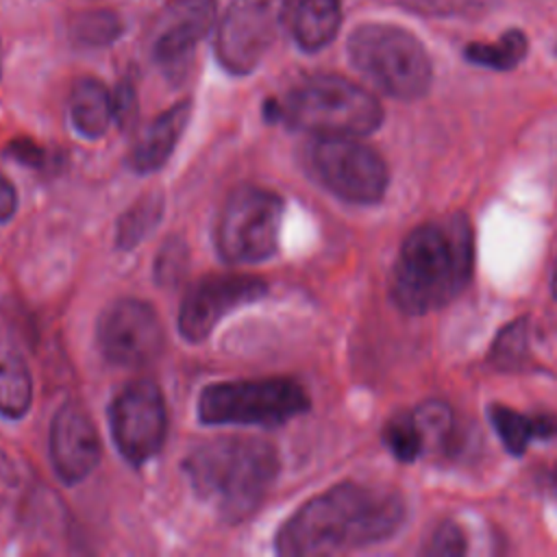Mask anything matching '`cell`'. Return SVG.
Masks as SVG:
<instances>
[{
	"label": "cell",
	"instance_id": "obj_1",
	"mask_svg": "<svg viewBox=\"0 0 557 557\" xmlns=\"http://www.w3.org/2000/svg\"><path fill=\"white\" fill-rule=\"evenodd\" d=\"M405 520L403 498L383 487L339 483L302 503L276 531L274 553L318 557L392 537Z\"/></svg>",
	"mask_w": 557,
	"mask_h": 557
},
{
	"label": "cell",
	"instance_id": "obj_2",
	"mask_svg": "<svg viewBox=\"0 0 557 557\" xmlns=\"http://www.w3.org/2000/svg\"><path fill=\"white\" fill-rule=\"evenodd\" d=\"M194 494L228 524L250 518L274 485L281 461L263 437L224 435L198 444L181 463Z\"/></svg>",
	"mask_w": 557,
	"mask_h": 557
},
{
	"label": "cell",
	"instance_id": "obj_3",
	"mask_svg": "<svg viewBox=\"0 0 557 557\" xmlns=\"http://www.w3.org/2000/svg\"><path fill=\"white\" fill-rule=\"evenodd\" d=\"M472 276V235L461 213L416 226L392 272V298L405 311L422 315L455 300Z\"/></svg>",
	"mask_w": 557,
	"mask_h": 557
},
{
	"label": "cell",
	"instance_id": "obj_4",
	"mask_svg": "<svg viewBox=\"0 0 557 557\" xmlns=\"http://www.w3.org/2000/svg\"><path fill=\"white\" fill-rule=\"evenodd\" d=\"M265 109L272 122L313 137H363L383 122L376 96L337 74L307 76Z\"/></svg>",
	"mask_w": 557,
	"mask_h": 557
},
{
	"label": "cell",
	"instance_id": "obj_5",
	"mask_svg": "<svg viewBox=\"0 0 557 557\" xmlns=\"http://www.w3.org/2000/svg\"><path fill=\"white\" fill-rule=\"evenodd\" d=\"M348 57L361 76L398 100L422 98L433 81L422 41L394 24L357 26L348 37Z\"/></svg>",
	"mask_w": 557,
	"mask_h": 557
},
{
	"label": "cell",
	"instance_id": "obj_6",
	"mask_svg": "<svg viewBox=\"0 0 557 557\" xmlns=\"http://www.w3.org/2000/svg\"><path fill=\"white\" fill-rule=\"evenodd\" d=\"M307 409V389L287 376L209 383L196 400L198 422L207 426H278Z\"/></svg>",
	"mask_w": 557,
	"mask_h": 557
},
{
	"label": "cell",
	"instance_id": "obj_7",
	"mask_svg": "<svg viewBox=\"0 0 557 557\" xmlns=\"http://www.w3.org/2000/svg\"><path fill=\"white\" fill-rule=\"evenodd\" d=\"M285 202L259 185H237L224 200L213 231L220 259L228 265L261 263L276 255Z\"/></svg>",
	"mask_w": 557,
	"mask_h": 557
},
{
	"label": "cell",
	"instance_id": "obj_8",
	"mask_svg": "<svg viewBox=\"0 0 557 557\" xmlns=\"http://www.w3.org/2000/svg\"><path fill=\"white\" fill-rule=\"evenodd\" d=\"M307 161L318 183L344 202L374 205L387 191L385 159L357 137H315Z\"/></svg>",
	"mask_w": 557,
	"mask_h": 557
},
{
	"label": "cell",
	"instance_id": "obj_9",
	"mask_svg": "<svg viewBox=\"0 0 557 557\" xmlns=\"http://www.w3.org/2000/svg\"><path fill=\"white\" fill-rule=\"evenodd\" d=\"M289 0H231L215 30V59L224 72L246 76L276 41Z\"/></svg>",
	"mask_w": 557,
	"mask_h": 557
},
{
	"label": "cell",
	"instance_id": "obj_10",
	"mask_svg": "<svg viewBox=\"0 0 557 557\" xmlns=\"http://www.w3.org/2000/svg\"><path fill=\"white\" fill-rule=\"evenodd\" d=\"M109 426L126 463L139 468L154 459L168 437V409L159 385L141 379L122 387L111 400Z\"/></svg>",
	"mask_w": 557,
	"mask_h": 557
},
{
	"label": "cell",
	"instance_id": "obj_11",
	"mask_svg": "<svg viewBox=\"0 0 557 557\" xmlns=\"http://www.w3.org/2000/svg\"><path fill=\"white\" fill-rule=\"evenodd\" d=\"M96 344L102 357L120 368L154 361L165 346V331L157 309L133 296L113 300L98 318Z\"/></svg>",
	"mask_w": 557,
	"mask_h": 557
},
{
	"label": "cell",
	"instance_id": "obj_12",
	"mask_svg": "<svg viewBox=\"0 0 557 557\" xmlns=\"http://www.w3.org/2000/svg\"><path fill=\"white\" fill-rule=\"evenodd\" d=\"M268 283L252 274H211L196 281L178 307V333L189 344L205 342L235 309L265 296Z\"/></svg>",
	"mask_w": 557,
	"mask_h": 557
},
{
	"label": "cell",
	"instance_id": "obj_13",
	"mask_svg": "<svg viewBox=\"0 0 557 557\" xmlns=\"http://www.w3.org/2000/svg\"><path fill=\"white\" fill-rule=\"evenodd\" d=\"M163 17V26L152 44V61L168 81L181 83L194 65L198 41L215 20V2L176 0Z\"/></svg>",
	"mask_w": 557,
	"mask_h": 557
},
{
	"label": "cell",
	"instance_id": "obj_14",
	"mask_svg": "<svg viewBox=\"0 0 557 557\" xmlns=\"http://www.w3.org/2000/svg\"><path fill=\"white\" fill-rule=\"evenodd\" d=\"M50 461L57 476L65 485L85 481L100 461V437L89 413L76 403H63L52 422L48 435Z\"/></svg>",
	"mask_w": 557,
	"mask_h": 557
},
{
	"label": "cell",
	"instance_id": "obj_15",
	"mask_svg": "<svg viewBox=\"0 0 557 557\" xmlns=\"http://www.w3.org/2000/svg\"><path fill=\"white\" fill-rule=\"evenodd\" d=\"M191 100L185 98L172 104L170 109L161 111L157 117H152L133 144L128 152V165L139 174H152L161 170L176 150L191 120Z\"/></svg>",
	"mask_w": 557,
	"mask_h": 557
},
{
	"label": "cell",
	"instance_id": "obj_16",
	"mask_svg": "<svg viewBox=\"0 0 557 557\" xmlns=\"http://www.w3.org/2000/svg\"><path fill=\"white\" fill-rule=\"evenodd\" d=\"M70 117L81 137L100 139L115 122L113 91L94 76L78 78L70 96Z\"/></svg>",
	"mask_w": 557,
	"mask_h": 557
},
{
	"label": "cell",
	"instance_id": "obj_17",
	"mask_svg": "<svg viewBox=\"0 0 557 557\" xmlns=\"http://www.w3.org/2000/svg\"><path fill=\"white\" fill-rule=\"evenodd\" d=\"M342 26V0H298L292 17V37L305 52L326 48Z\"/></svg>",
	"mask_w": 557,
	"mask_h": 557
},
{
	"label": "cell",
	"instance_id": "obj_18",
	"mask_svg": "<svg viewBox=\"0 0 557 557\" xmlns=\"http://www.w3.org/2000/svg\"><path fill=\"white\" fill-rule=\"evenodd\" d=\"M490 420L503 446L511 455H522L533 440H546L557 435L555 416H529L498 403L490 405Z\"/></svg>",
	"mask_w": 557,
	"mask_h": 557
},
{
	"label": "cell",
	"instance_id": "obj_19",
	"mask_svg": "<svg viewBox=\"0 0 557 557\" xmlns=\"http://www.w3.org/2000/svg\"><path fill=\"white\" fill-rule=\"evenodd\" d=\"M163 194L146 191L135 202L126 207V211L117 218L115 224V246L120 250L137 248L161 222L163 218Z\"/></svg>",
	"mask_w": 557,
	"mask_h": 557
},
{
	"label": "cell",
	"instance_id": "obj_20",
	"mask_svg": "<svg viewBox=\"0 0 557 557\" xmlns=\"http://www.w3.org/2000/svg\"><path fill=\"white\" fill-rule=\"evenodd\" d=\"M126 30L124 17L113 9L78 11L67 22V37L78 48H107Z\"/></svg>",
	"mask_w": 557,
	"mask_h": 557
},
{
	"label": "cell",
	"instance_id": "obj_21",
	"mask_svg": "<svg viewBox=\"0 0 557 557\" xmlns=\"http://www.w3.org/2000/svg\"><path fill=\"white\" fill-rule=\"evenodd\" d=\"M33 405V379L17 357H0V416L20 420Z\"/></svg>",
	"mask_w": 557,
	"mask_h": 557
},
{
	"label": "cell",
	"instance_id": "obj_22",
	"mask_svg": "<svg viewBox=\"0 0 557 557\" xmlns=\"http://www.w3.org/2000/svg\"><path fill=\"white\" fill-rule=\"evenodd\" d=\"M527 35L522 30H507L496 41H474L466 46V59L490 70H513L527 54Z\"/></svg>",
	"mask_w": 557,
	"mask_h": 557
},
{
	"label": "cell",
	"instance_id": "obj_23",
	"mask_svg": "<svg viewBox=\"0 0 557 557\" xmlns=\"http://www.w3.org/2000/svg\"><path fill=\"white\" fill-rule=\"evenodd\" d=\"M422 442V455L444 448L453 435V409L442 400H426L413 411Z\"/></svg>",
	"mask_w": 557,
	"mask_h": 557
},
{
	"label": "cell",
	"instance_id": "obj_24",
	"mask_svg": "<svg viewBox=\"0 0 557 557\" xmlns=\"http://www.w3.org/2000/svg\"><path fill=\"white\" fill-rule=\"evenodd\" d=\"M492 363L503 370H520L529 361V329L527 320H516L498 335L492 348Z\"/></svg>",
	"mask_w": 557,
	"mask_h": 557
},
{
	"label": "cell",
	"instance_id": "obj_25",
	"mask_svg": "<svg viewBox=\"0 0 557 557\" xmlns=\"http://www.w3.org/2000/svg\"><path fill=\"white\" fill-rule=\"evenodd\" d=\"M383 440L392 450V455L400 461H413L422 455L420 433H418L413 413L409 411L389 418V422L383 429Z\"/></svg>",
	"mask_w": 557,
	"mask_h": 557
},
{
	"label": "cell",
	"instance_id": "obj_26",
	"mask_svg": "<svg viewBox=\"0 0 557 557\" xmlns=\"http://www.w3.org/2000/svg\"><path fill=\"white\" fill-rule=\"evenodd\" d=\"M187 263H189V257H187L185 242L178 239V237H170L161 246V250L154 259V278H157V283L163 285V287L176 285L181 281V276L185 274Z\"/></svg>",
	"mask_w": 557,
	"mask_h": 557
},
{
	"label": "cell",
	"instance_id": "obj_27",
	"mask_svg": "<svg viewBox=\"0 0 557 557\" xmlns=\"http://www.w3.org/2000/svg\"><path fill=\"white\" fill-rule=\"evenodd\" d=\"M468 548L466 535L457 522H442L426 540L422 553L429 557H459Z\"/></svg>",
	"mask_w": 557,
	"mask_h": 557
},
{
	"label": "cell",
	"instance_id": "obj_28",
	"mask_svg": "<svg viewBox=\"0 0 557 557\" xmlns=\"http://www.w3.org/2000/svg\"><path fill=\"white\" fill-rule=\"evenodd\" d=\"M7 154L17 161L20 165L24 168H30V170H37V172H48L52 170L54 163H59V157L57 154H50L48 148L39 146L37 141L33 139H13L9 146H7Z\"/></svg>",
	"mask_w": 557,
	"mask_h": 557
},
{
	"label": "cell",
	"instance_id": "obj_29",
	"mask_svg": "<svg viewBox=\"0 0 557 557\" xmlns=\"http://www.w3.org/2000/svg\"><path fill=\"white\" fill-rule=\"evenodd\" d=\"M113 109H115V122L122 128H128L137 117V91L131 81H122L113 89Z\"/></svg>",
	"mask_w": 557,
	"mask_h": 557
},
{
	"label": "cell",
	"instance_id": "obj_30",
	"mask_svg": "<svg viewBox=\"0 0 557 557\" xmlns=\"http://www.w3.org/2000/svg\"><path fill=\"white\" fill-rule=\"evenodd\" d=\"M474 0H400V4L420 15H453L468 9Z\"/></svg>",
	"mask_w": 557,
	"mask_h": 557
},
{
	"label": "cell",
	"instance_id": "obj_31",
	"mask_svg": "<svg viewBox=\"0 0 557 557\" xmlns=\"http://www.w3.org/2000/svg\"><path fill=\"white\" fill-rule=\"evenodd\" d=\"M17 483H20L17 468H15L13 459L9 457V453L4 448H0V509L7 505V500L15 492Z\"/></svg>",
	"mask_w": 557,
	"mask_h": 557
},
{
	"label": "cell",
	"instance_id": "obj_32",
	"mask_svg": "<svg viewBox=\"0 0 557 557\" xmlns=\"http://www.w3.org/2000/svg\"><path fill=\"white\" fill-rule=\"evenodd\" d=\"M17 209V191L13 183L0 172V224L9 222Z\"/></svg>",
	"mask_w": 557,
	"mask_h": 557
},
{
	"label": "cell",
	"instance_id": "obj_33",
	"mask_svg": "<svg viewBox=\"0 0 557 557\" xmlns=\"http://www.w3.org/2000/svg\"><path fill=\"white\" fill-rule=\"evenodd\" d=\"M550 287H553V296L557 298V263H555V272H553V281H550Z\"/></svg>",
	"mask_w": 557,
	"mask_h": 557
},
{
	"label": "cell",
	"instance_id": "obj_34",
	"mask_svg": "<svg viewBox=\"0 0 557 557\" xmlns=\"http://www.w3.org/2000/svg\"><path fill=\"white\" fill-rule=\"evenodd\" d=\"M0 72H2V39H0Z\"/></svg>",
	"mask_w": 557,
	"mask_h": 557
}]
</instances>
